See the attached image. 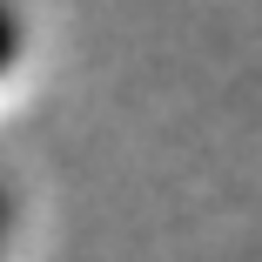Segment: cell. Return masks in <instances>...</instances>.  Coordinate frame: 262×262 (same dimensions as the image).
Returning a JSON list of instances; mask_svg holds the SVG:
<instances>
[{"instance_id": "obj_1", "label": "cell", "mask_w": 262, "mask_h": 262, "mask_svg": "<svg viewBox=\"0 0 262 262\" xmlns=\"http://www.w3.org/2000/svg\"><path fill=\"white\" fill-rule=\"evenodd\" d=\"M14 47H20V27H14V14H0V74L14 68Z\"/></svg>"}]
</instances>
